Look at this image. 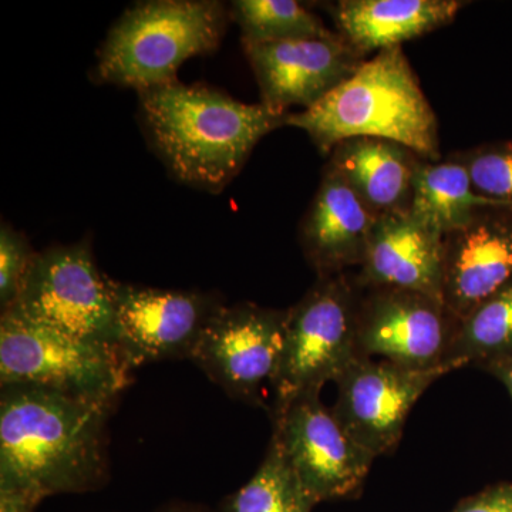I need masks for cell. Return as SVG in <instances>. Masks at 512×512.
Wrapping results in <instances>:
<instances>
[{
	"label": "cell",
	"mask_w": 512,
	"mask_h": 512,
	"mask_svg": "<svg viewBox=\"0 0 512 512\" xmlns=\"http://www.w3.org/2000/svg\"><path fill=\"white\" fill-rule=\"evenodd\" d=\"M116 404L42 387L2 386L0 477L45 497L99 490L109 480L107 424Z\"/></svg>",
	"instance_id": "obj_1"
},
{
	"label": "cell",
	"mask_w": 512,
	"mask_h": 512,
	"mask_svg": "<svg viewBox=\"0 0 512 512\" xmlns=\"http://www.w3.org/2000/svg\"><path fill=\"white\" fill-rule=\"evenodd\" d=\"M138 114L148 144L175 180L220 194L241 173L256 144L285 126L288 113L177 80L138 93Z\"/></svg>",
	"instance_id": "obj_2"
},
{
	"label": "cell",
	"mask_w": 512,
	"mask_h": 512,
	"mask_svg": "<svg viewBox=\"0 0 512 512\" xmlns=\"http://www.w3.org/2000/svg\"><path fill=\"white\" fill-rule=\"evenodd\" d=\"M285 126L305 131L322 154L349 138L373 137L440 161L439 121L402 46L365 60L311 109L286 114Z\"/></svg>",
	"instance_id": "obj_3"
},
{
	"label": "cell",
	"mask_w": 512,
	"mask_h": 512,
	"mask_svg": "<svg viewBox=\"0 0 512 512\" xmlns=\"http://www.w3.org/2000/svg\"><path fill=\"white\" fill-rule=\"evenodd\" d=\"M229 19V6L218 0L138 2L107 33L94 80L137 93L177 82L188 59L220 47Z\"/></svg>",
	"instance_id": "obj_4"
},
{
	"label": "cell",
	"mask_w": 512,
	"mask_h": 512,
	"mask_svg": "<svg viewBox=\"0 0 512 512\" xmlns=\"http://www.w3.org/2000/svg\"><path fill=\"white\" fill-rule=\"evenodd\" d=\"M359 285L346 274L318 278L288 309L284 346L274 383L271 419L295 400L319 393L359 356L356 313Z\"/></svg>",
	"instance_id": "obj_5"
},
{
	"label": "cell",
	"mask_w": 512,
	"mask_h": 512,
	"mask_svg": "<svg viewBox=\"0 0 512 512\" xmlns=\"http://www.w3.org/2000/svg\"><path fill=\"white\" fill-rule=\"evenodd\" d=\"M126 359L116 348L84 342L2 312L0 384L42 387L69 396L119 402L131 383Z\"/></svg>",
	"instance_id": "obj_6"
},
{
	"label": "cell",
	"mask_w": 512,
	"mask_h": 512,
	"mask_svg": "<svg viewBox=\"0 0 512 512\" xmlns=\"http://www.w3.org/2000/svg\"><path fill=\"white\" fill-rule=\"evenodd\" d=\"M3 312L119 350L109 278L97 268L86 239L37 252L18 298Z\"/></svg>",
	"instance_id": "obj_7"
},
{
	"label": "cell",
	"mask_w": 512,
	"mask_h": 512,
	"mask_svg": "<svg viewBox=\"0 0 512 512\" xmlns=\"http://www.w3.org/2000/svg\"><path fill=\"white\" fill-rule=\"evenodd\" d=\"M117 348L131 369L191 360L212 319L227 303L220 293L126 284L109 278Z\"/></svg>",
	"instance_id": "obj_8"
},
{
	"label": "cell",
	"mask_w": 512,
	"mask_h": 512,
	"mask_svg": "<svg viewBox=\"0 0 512 512\" xmlns=\"http://www.w3.org/2000/svg\"><path fill=\"white\" fill-rule=\"evenodd\" d=\"M458 320L439 299L394 288H360L356 313L360 357H382L416 370L446 369Z\"/></svg>",
	"instance_id": "obj_9"
},
{
	"label": "cell",
	"mask_w": 512,
	"mask_h": 512,
	"mask_svg": "<svg viewBox=\"0 0 512 512\" xmlns=\"http://www.w3.org/2000/svg\"><path fill=\"white\" fill-rule=\"evenodd\" d=\"M288 309L251 302L225 305L212 319L191 362L239 402L264 406L284 346Z\"/></svg>",
	"instance_id": "obj_10"
},
{
	"label": "cell",
	"mask_w": 512,
	"mask_h": 512,
	"mask_svg": "<svg viewBox=\"0 0 512 512\" xmlns=\"http://www.w3.org/2000/svg\"><path fill=\"white\" fill-rule=\"evenodd\" d=\"M272 424V440L316 504L362 490L375 457L349 436L319 393L295 400Z\"/></svg>",
	"instance_id": "obj_11"
},
{
	"label": "cell",
	"mask_w": 512,
	"mask_h": 512,
	"mask_svg": "<svg viewBox=\"0 0 512 512\" xmlns=\"http://www.w3.org/2000/svg\"><path fill=\"white\" fill-rule=\"evenodd\" d=\"M446 369L416 370L372 357H357L336 379L332 412L349 436L373 457L396 450L404 424L421 394Z\"/></svg>",
	"instance_id": "obj_12"
},
{
	"label": "cell",
	"mask_w": 512,
	"mask_h": 512,
	"mask_svg": "<svg viewBox=\"0 0 512 512\" xmlns=\"http://www.w3.org/2000/svg\"><path fill=\"white\" fill-rule=\"evenodd\" d=\"M261 90L276 113L311 109L362 66L363 57L342 36L242 43Z\"/></svg>",
	"instance_id": "obj_13"
},
{
	"label": "cell",
	"mask_w": 512,
	"mask_h": 512,
	"mask_svg": "<svg viewBox=\"0 0 512 512\" xmlns=\"http://www.w3.org/2000/svg\"><path fill=\"white\" fill-rule=\"evenodd\" d=\"M512 282V211L485 210L444 237L443 301L460 322Z\"/></svg>",
	"instance_id": "obj_14"
},
{
	"label": "cell",
	"mask_w": 512,
	"mask_h": 512,
	"mask_svg": "<svg viewBox=\"0 0 512 512\" xmlns=\"http://www.w3.org/2000/svg\"><path fill=\"white\" fill-rule=\"evenodd\" d=\"M359 268L360 288L406 289L443 301L444 237L409 208L387 212L377 218Z\"/></svg>",
	"instance_id": "obj_15"
},
{
	"label": "cell",
	"mask_w": 512,
	"mask_h": 512,
	"mask_svg": "<svg viewBox=\"0 0 512 512\" xmlns=\"http://www.w3.org/2000/svg\"><path fill=\"white\" fill-rule=\"evenodd\" d=\"M379 215L348 183L326 167L301 225V247L318 278L362 265Z\"/></svg>",
	"instance_id": "obj_16"
},
{
	"label": "cell",
	"mask_w": 512,
	"mask_h": 512,
	"mask_svg": "<svg viewBox=\"0 0 512 512\" xmlns=\"http://www.w3.org/2000/svg\"><path fill=\"white\" fill-rule=\"evenodd\" d=\"M421 161L423 158L394 141L356 137L333 148L326 167L339 174L380 217L410 207Z\"/></svg>",
	"instance_id": "obj_17"
},
{
	"label": "cell",
	"mask_w": 512,
	"mask_h": 512,
	"mask_svg": "<svg viewBox=\"0 0 512 512\" xmlns=\"http://www.w3.org/2000/svg\"><path fill=\"white\" fill-rule=\"evenodd\" d=\"M464 5L460 0H340L332 15L339 35L366 56L443 28Z\"/></svg>",
	"instance_id": "obj_18"
},
{
	"label": "cell",
	"mask_w": 512,
	"mask_h": 512,
	"mask_svg": "<svg viewBox=\"0 0 512 512\" xmlns=\"http://www.w3.org/2000/svg\"><path fill=\"white\" fill-rule=\"evenodd\" d=\"M409 210L417 220L446 237L466 227L480 212L505 208L477 194L466 167L450 158L444 163L421 161Z\"/></svg>",
	"instance_id": "obj_19"
},
{
	"label": "cell",
	"mask_w": 512,
	"mask_h": 512,
	"mask_svg": "<svg viewBox=\"0 0 512 512\" xmlns=\"http://www.w3.org/2000/svg\"><path fill=\"white\" fill-rule=\"evenodd\" d=\"M512 357V282L460 320L446 363L450 372Z\"/></svg>",
	"instance_id": "obj_20"
},
{
	"label": "cell",
	"mask_w": 512,
	"mask_h": 512,
	"mask_svg": "<svg viewBox=\"0 0 512 512\" xmlns=\"http://www.w3.org/2000/svg\"><path fill=\"white\" fill-rule=\"evenodd\" d=\"M315 505L271 439L254 477L211 512H312Z\"/></svg>",
	"instance_id": "obj_21"
},
{
	"label": "cell",
	"mask_w": 512,
	"mask_h": 512,
	"mask_svg": "<svg viewBox=\"0 0 512 512\" xmlns=\"http://www.w3.org/2000/svg\"><path fill=\"white\" fill-rule=\"evenodd\" d=\"M229 16L239 26L242 43L333 37L322 20L295 0H235Z\"/></svg>",
	"instance_id": "obj_22"
},
{
	"label": "cell",
	"mask_w": 512,
	"mask_h": 512,
	"mask_svg": "<svg viewBox=\"0 0 512 512\" xmlns=\"http://www.w3.org/2000/svg\"><path fill=\"white\" fill-rule=\"evenodd\" d=\"M454 158L466 167L477 194L512 211V141L473 148Z\"/></svg>",
	"instance_id": "obj_23"
},
{
	"label": "cell",
	"mask_w": 512,
	"mask_h": 512,
	"mask_svg": "<svg viewBox=\"0 0 512 512\" xmlns=\"http://www.w3.org/2000/svg\"><path fill=\"white\" fill-rule=\"evenodd\" d=\"M37 252L29 239L8 222L0 227V306L9 309L18 298Z\"/></svg>",
	"instance_id": "obj_24"
},
{
	"label": "cell",
	"mask_w": 512,
	"mask_h": 512,
	"mask_svg": "<svg viewBox=\"0 0 512 512\" xmlns=\"http://www.w3.org/2000/svg\"><path fill=\"white\" fill-rule=\"evenodd\" d=\"M450 512H512V484L485 488L481 493L461 500Z\"/></svg>",
	"instance_id": "obj_25"
},
{
	"label": "cell",
	"mask_w": 512,
	"mask_h": 512,
	"mask_svg": "<svg viewBox=\"0 0 512 512\" xmlns=\"http://www.w3.org/2000/svg\"><path fill=\"white\" fill-rule=\"evenodd\" d=\"M45 495L9 477H0V512H35Z\"/></svg>",
	"instance_id": "obj_26"
},
{
	"label": "cell",
	"mask_w": 512,
	"mask_h": 512,
	"mask_svg": "<svg viewBox=\"0 0 512 512\" xmlns=\"http://www.w3.org/2000/svg\"><path fill=\"white\" fill-rule=\"evenodd\" d=\"M481 369L500 379L512 397V357L487 363V365L481 366Z\"/></svg>",
	"instance_id": "obj_27"
},
{
	"label": "cell",
	"mask_w": 512,
	"mask_h": 512,
	"mask_svg": "<svg viewBox=\"0 0 512 512\" xmlns=\"http://www.w3.org/2000/svg\"><path fill=\"white\" fill-rule=\"evenodd\" d=\"M157 512H211L204 510L202 507H198V505L187 504V503H170L164 505L163 508H160Z\"/></svg>",
	"instance_id": "obj_28"
}]
</instances>
